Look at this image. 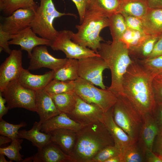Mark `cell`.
I'll return each instance as SVG.
<instances>
[{
  "label": "cell",
  "mask_w": 162,
  "mask_h": 162,
  "mask_svg": "<svg viewBox=\"0 0 162 162\" xmlns=\"http://www.w3.org/2000/svg\"><path fill=\"white\" fill-rule=\"evenodd\" d=\"M119 156L122 162H145L144 154L137 142L121 149Z\"/></svg>",
  "instance_id": "cell-32"
},
{
  "label": "cell",
  "mask_w": 162,
  "mask_h": 162,
  "mask_svg": "<svg viewBox=\"0 0 162 162\" xmlns=\"http://www.w3.org/2000/svg\"><path fill=\"white\" fill-rule=\"evenodd\" d=\"M142 20L147 34L159 36L162 34V7L149 8L146 15Z\"/></svg>",
  "instance_id": "cell-22"
},
{
  "label": "cell",
  "mask_w": 162,
  "mask_h": 162,
  "mask_svg": "<svg viewBox=\"0 0 162 162\" xmlns=\"http://www.w3.org/2000/svg\"><path fill=\"white\" fill-rule=\"evenodd\" d=\"M113 107L104 113L103 123L111 136L115 146L121 149L137 141L129 136L115 122L112 116Z\"/></svg>",
  "instance_id": "cell-17"
},
{
  "label": "cell",
  "mask_w": 162,
  "mask_h": 162,
  "mask_svg": "<svg viewBox=\"0 0 162 162\" xmlns=\"http://www.w3.org/2000/svg\"><path fill=\"white\" fill-rule=\"evenodd\" d=\"M159 156L160 158L162 160V153L160 154Z\"/></svg>",
  "instance_id": "cell-54"
},
{
  "label": "cell",
  "mask_w": 162,
  "mask_h": 162,
  "mask_svg": "<svg viewBox=\"0 0 162 162\" xmlns=\"http://www.w3.org/2000/svg\"><path fill=\"white\" fill-rule=\"evenodd\" d=\"M153 151L158 153L159 155L162 153V128H159V132L155 139Z\"/></svg>",
  "instance_id": "cell-46"
},
{
  "label": "cell",
  "mask_w": 162,
  "mask_h": 162,
  "mask_svg": "<svg viewBox=\"0 0 162 162\" xmlns=\"http://www.w3.org/2000/svg\"><path fill=\"white\" fill-rule=\"evenodd\" d=\"M151 35L145 33L127 28L120 39L134 58L144 43Z\"/></svg>",
  "instance_id": "cell-23"
},
{
  "label": "cell",
  "mask_w": 162,
  "mask_h": 162,
  "mask_svg": "<svg viewBox=\"0 0 162 162\" xmlns=\"http://www.w3.org/2000/svg\"><path fill=\"white\" fill-rule=\"evenodd\" d=\"M161 35H162V34Z\"/></svg>",
  "instance_id": "cell-55"
},
{
  "label": "cell",
  "mask_w": 162,
  "mask_h": 162,
  "mask_svg": "<svg viewBox=\"0 0 162 162\" xmlns=\"http://www.w3.org/2000/svg\"><path fill=\"white\" fill-rule=\"evenodd\" d=\"M53 79L63 81H74L79 77L78 60L67 58L65 64L54 71Z\"/></svg>",
  "instance_id": "cell-27"
},
{
  "label": "cell",
  "mask_w": 162,
  "mask_h": 162,
  "mask_svg": "<svg viewBox=\"0 0 162 162\" xmlns=\"http://www.w3.org/2000/svg\"><path fill=\"white\" fill-rule=\"evenodd\" d=\"M120 0H91L87 10L108 17L116 13Z\"/></svg>",
  "instance_id": "cell-28"
},
{
  "label": "cell",
  "mask_w": 162,
  "mask_h": 162,
  "mask_svg": "<svg viewBox=\"0 0 162 162\" xmlns=\"http://www.w3.org/2000/svg\"><path fill=\"white\" fill-rule=\"evenodd\" d=\"M121 149L115 145L107 146L99 152L92 159L91 162H105L110 158L119 155Z\"/></svg>",
  "instance_id": "cell-39"
},
{
  "label": "cell",
  "mask_w": 162,
  "mask_h": 162,
  "mask_svg": "<svg viewBox=\"0 0 162 162\" xmlns=\"http://www.w3.org/2000/svg\"><path fill=\"white\" fill-rule=\"evenodd\" d=\"M105 162H122L119 155L113 157L106 160Z\"/></svg>",
  "instance_id": "cell-51"
},
{
  "label": "cell",
  "mask_w": 162,
  "mask_h": 162,
  "mask_svg": "<svg viewBox=\"0 0 162 162\" xmlns=\"http://www.w3.org/2000/svg\"><path fill=\"white\" fill-rule=\"evenodd\" d=\"M35 11L27 9L20 8L5 17L0 27L4 31L12 35L16 34L24 29L31 27Z\"/></svg>",
  "instance_id": "cell-12"
},
{
  "label": "cell",
  "mask_w": 162,
  "mask_h": 162,
  "mask_svg": "<svg viewBox=\"0 0 162 162\" xmlns=\"http://www.w3.org/2000/svg\"><path fill=\"white\" fill-rule=\"evenodd\" d=\"M20 50H13L0 66V92L10 81L18 80L23 69L22 53Z\"/></svg>",
  "instance_id": "cell-11"
},
{
  "label": "cell",
  "mask_w": 162,
  "mask_h": 162,
  "mask_svg": "<svg viewBox=\"0 0 162 162\" xmlns=\"http://www.w3.org/2000/svg\"><path fill=\"white\" fill-rule=\"evenodd\" d=\"M114 145L104 123L98 121L84 125L76 131V142L70 156L71 162H91L103 148Z\"/></svg>",
  "instance_id": "cell-2"
},
{
  "label": "cell",
  "mask_w": 162,
  "mask_h": 162,
  "mask_svg": "<svg viewBox=\"0 0 162 162\" xmlns=\"http://www.w3.org/2000/svg\"><path fill=\"white\" fill-rule=\"evenodd\" d=\"M9 109L23 108L36 112V92L23 86L18 80L10 81L2 92Z\"/></svg>",
  "instance_id": "cell-7"
},
{
  "label": "cell",
  "mask_w": 162,
  "mask_h": 162,
  "mask_svg": "<svg viewBox=\"0 0 162 162\" xmlns=\"http://www.w3.org/2000/svg\"><path fill=\"white\" fill-rule=\"evenodd\" d=\"M154 78L162 82V73L155 76Z\"/></svg>",
  "instance_id": "cell-52"
},
{
  "label": "cell",
  "mask_w": 162,
  "mask_h": 162,
  "mask_svg": "<svg viewBox=\"0 0 162 162\" xmlns=\"http://www.w3.org/2000/svg\"><path fill=\"white\" fill-rule=\"evenodd\" d=\"M80 77L86 80L101 88L106 89L103 81L104 70L109 68L100 56L88 57L78 60Z\"/></svg>",
  "instance_id": "cell-9"
},
{
  "label": "cell",
  "mask_w": 162,
  "mask_h": 162,
  "mask_svg": "<svg viewBox=\"0 0 162 162\" xmlns=\"http://www.w3.org/2000/svg\"><path fill=\"white\" fill-rule=\"evenodd\" d=\"M27 124L22 122L18 124L9 123L2 119L0 122V134L10 138L12 141L18 138L19 130Z\"/></svg>",
  "instance_id": "cell-37"
},
{
  "label": "cell",
  "mask_w": 162,
  "mask_h": 162,
  "mask_svg": "<svg viewBox=\"0 0 162 162\" xmlns=\"http://www.w3.org/2000/svg\"><path fill=\"white\" fill-rule=\"evenodd\" d=\"M144 156L145 162H162V160L159 156L157 155L153 151L146 152Z\"/></svg>",
  "instance_id": "cell-47"
},
{
  "label": "cell",
  "mask_w": 162,
  "mask_h": 162,
  "mask_svg": "<svg viewBox=\"0 0 162 162\" xmlns=\"http://www.w3.org/2000/svg\"><path fill=\"white\" fill-rule=\"evenodd\" d=\"M98 54L110 70L111 84L108 89L117 96L122 93L124 75L132 63L128 49L120 40L101 43Z\"/></svg>",
  "instance_id": "cell-3"
},
{
  "label": "cell",
  "mask_w": 162,
  "mask_h": 162,
  "mask_svg": "<svg viewBox=\"0 0 162 162\" xmlns=\"http://www.w3.org/2000/svg\"><path fill=\"white\" fill-rule=\"evenodd\" d=\"M109 26L112 40H120L127 27L123 16L120 13H115L108 17Z\"/></svg>",
  "instance_id": "cell-31"
},
{
  "label": "cell",
  "mask_w": 162,
  "mask_h": 162,
  "mask_svg": "<svg viewBox=\"0 0 162 162\" xmlns=\"http://www.w3.org/2000/svg\"><path fill=\"white\" fill-rule=\"evenodd\" d=\"M117 97L113 107L112 116L116 123L137 141L143 123L142 116L131 102L122 95Z\"/></svg>",
  "instance_id": "cell-5"
},
{
  "label": "cell",
  "mask_w": 162,
  "mask_h": 162,
  "mask_svg": "<svg viewBox=\"0 0 162 162\" xmlns=\"http://www.w3.org/2000/svg\"><path fill=\"white\" fill-rule=\"evenodd\" d=\"M74 81H63L52 80L44 89L49 94H58L70 92H74Z\"/></svg>",
  "instance_id": "cell-35"
},
{
  "label": "cell",
  "mask_w": 162,
  "mask_h": 162,
  "mask_svg": "<svg viewBox=\"0 0 162 162\" xmlns=\"http://www.w3.org/2000/svg\"><path fill=\"white\" fill-rule=\"evenodd\" d=\"M152 87L156 102L162 103V82L154 78Z\"/></svg>",
  "instance_id": "cell-43"
},
{
  "label": "cell",
  "mask_w": 162,
  "mask_h": 162,
  "mask_svg": "<svg viewBox=\"0 0 162 162\" xmlns=\"http://www.w3.org/2000/svg\"><path fill=\"white\" fill-rule=\"evenodd\" d=\"M47 46H38L33 49L30 58L28 70H34L45 68L55 71L65 64L67 58L55 57L49 52Z\"/></svg>",
  "instance_id": "cell-13"
},
{
  "label": "cell",
  "mask_w": 162,
  "mask_h": 162,
  "mask_svg": "<svg viewBox=\"0 0 162 162\" xmlns=\"http://www.w3.org/2000/svg\"><path fill=\"white\" fill-rule=\"evenodd\" d=\"M74 81L75 93L88 103H95L94 94L90 86L91 82L80 77Z\"/></svg>",
  "instance_id": "cell-33"
},
{
  "label": "cell",
  "mask_w": 162,
  "mask_h": 162,
  "mask_svg": "<svg viewBox=\"0 0 162 162\" xmlns=\"http://www.w3.org/2000/svg\"><path fill=\"white\" fill-rule=\"evenodd\" d=\"M84 126L75 121L67 114L61 113L42 123L41 125V130L46 134L61 128L76 131Z\"/></svg>",
  "instance_id": "cell-21"
},
{
  "label": "cell",
  "mask_w": 162,
  "mask_h": 162,
  "mask_svg": "<svg viewBox=\"0 0 162 162\" xmlns=\"http://www.w3.org/2000/svg\"><path fill=\"white\" fill-rule=\"evenodd\" d=\"M137 61L154 78L156 75L162 73V55L152 58Z\"/></svg>",
  "instance_id": "cell-36"
},
{
  "label": "cell",
  "mask_w": 162,
  "mask_h": 162,
  "mask_svg": "<svg viewBox=\"0 0 162 162\" xmlns=\"http://www.w3.org/2000/svg\"><path fill=\"white\" fill-rule=\"evenodd\" d=\"M148 9L145 0H120L116 13L133 16L142 20Z\"/></svg>",
  "instance_id": "cell-25"
},
{
  "label": "cell",
  "mask_w": 162,
  "mask_h": 162,
  "mask_svg": "<svg viewBox=\"0 0 162 162\" xmlns=\"http://www.w3.org/2000/svg\"><path fill=\"white\" fill-rule=\"evenodd\" d=\"M53 70L46 72L42 75L31 73L28 70L23 68L18 80L24 87L37 91L44 89L53 79Z\"/></svg>",
  "instance_id": "cell-19"
},
{
  "label": "cell",
  "mask_w": 162,
  "mask_h": 162,
  "mask_svg": "<svg viewBox=\"0 0 162 162\" xmlns=\"http://www.w3.org/2000/svg\"><path fill=\"white\" fill-rule=\"evenodd\" d=\"M109 26L108 17L87 10L82 22L75 26L77 32L74 33L70 30L71 39L76 43L88 48L98 54L101 42L104 41L100 36V32Z\"/></svg>",
  "instance_id": "cell-4"
},
{
  "label": "cell",
  "mask_w": 162,
  "mask_h": 162,
  "mask_svg": "<svg viewBox=\"0 0 162 162\" xmlns=\"http://www.w3.org/2000/svg\"><path fill=\"white\" fill-rule=\"evenodd\" d=\"M23 140L17 138L11 142L8 146L0 148V154H2L6 156L10 161L16 162H22L23 156L20 151L22 148L21 144Z\"/></svg>",
  "instance_id": "cell-34"
},
{
  "label": "cell",
  "mask_w": 162,
  "mask_h": 162,
  "mask_svg": "<svg viewBox=\"0 0 162 162\" xmlns=\"http://www.w3.org/2000/svg\"><path fill=\"white\" fill-rule=\"evenodd\" d=\"M36 112L41 124L61 112L50 94L44 89L35 91Z\"/></svg>",
  "instance_id": "cell-18"
},
{
  "label": "cell",
  "mask_w": 162,
  "mask_h": 162,
  "mask_svg": "<svg viewBox=\"0 0 162 162\" xmlns=\"http://www.w3.org/2000/svg\"><path fill=\"white\" fill-rule=\"evenodd\" d=\"M41 125L38 122H35L30 130H19L18 138L28 140L38 149L42 148L51 142V135L50 134L40 132Z\"/></svg>",
  "instance_id": "cell-24"
},
{
  "label": "cell",
  "mask_w": 162,
  "mask_h": 162,
  "mask_svg": "<svg viewBox=\"0 0 162 162\" xmlns=\"http://www.w3.org/2000/svg\"><path fill=\"white\" fill-rule=\"evenodd\" d=\"M49 94L61 113L69 114L74 109L76 103V94L74 92Z\"/></svg>",
  "instance_id": "cell-29"
},
{
  "label": "cell",
  "mask_w": 162,
  "mask_h": 162,
  "mask_svg": "<svg viewBox=\"0 0 162 162\" xmlns=\"http://www.w3.org/2000/svg\"><path fill=\"white\" fill-rule=\"evenodd\" d=\"M54 50H60L68 59L79 60L88 57L100 56L90 49L82 46L73 41L70 30H63L58 33L50 46Z\"/></svg>",
  "instance_id": "cell-8"
},
{
  "label": "cell",
  "mask_w": 162,
  "mask_h": 162,
  "mask_svg": "<svg viewBox=\"0 0 162 162\" xmlns=\"http://www.w3.org/2000/svg\"><path fill=\"white\" fill-rule=\"evenodd\" d=\"M6 159L4 155L2 154H0V162H9Z\"/></svg>",
  "instance_id": "cell-53"
},
{
  "label": "cell",
  "mask_w": 162,
  "mask_h": 162,
  "mask_svg": "<svg viewBox=\"0 0 162 162\" xmlns=\"http://www.w3.org/2000/svg\"><path fill=\"white\" fill-rule=\"evenodd\" d=\"M143 123L137 142L143 152L153 151L155 139L159 130V127L152 113L142 116Z\"/></svg>",
  "instance_id": "cell-14"
},
{
  "label": "cell",
  "mask_w": 162,
  "mask_h": 162,
  "mask_svg": "<svg viewBox=\"0 0 162 162\" xmlns=\"http://www.w3.org/2000/svg\"><path fill=\"white\" fill-rule=\"evenodd\" d=\"M64 15L76 16L73 14L58 11L52 0H40L31 27L35 34L52 42L58 33L53 27V21L56 18Z\"/></svg>",
  "instance_id": "cell-6"
},
{
  "label": "cell",
  "mask_w": 162,
  "mask_h": 162,
  "mask_svg": "<svg viewBox=\"0 0 162 162\" xmlns=\"http://www.w3.org/2000/svg\"><path fill=\"white\" fill-rule=\"evenodd\" d=\"M12 140L6 136L1 135L0 136V146L11 142Z\"/></svg>",
  "instance_id": "cell-50"
},
{
  "label": "cell",
  "mask_w": 162,
  "mask_h": 162,
  "mask_svg": "<svg viewBox=\"0 0 162 162\" xmlns=\"http://www.w3.org/2000/svg\"><path fill=\"white\" fill-rule=\"evenodd\" d=\"M49 134L51 135V142L70 156L75 145L76 131L61 128L54 130Z\"/></svg>",
  "instance_id": "cell-20"
},
{
  "label": "cell",
  "mask_w": 162,
  "mask_h": 162,
  "mask_svg": "<svg viewBox=\"0 0 162 162\" xmlns=\"http://www.w3.org/2000/svg\"><path fill=\"white\" fill-rule=\"evenodd\" d=\"M71 162L70 156L64 153L52 142L40 149L32 156L26 158L22 162Z\"/></svg>",
  "instance_id": "cell-16"
},
{
  "label": "cell",
  "mask_w": 162,
  "mask_h": 162,
  "mask_svg": "<svg viewBox=\"0 0 162 162\" xmlns=\"http://www.w3.org/2000/svg\"><path fill=\"white\" fill-rule=\"evenodd\" d=\"M152 113L159 128H162V103L156 102Z\"/></svg>",
  "instance_id": "cell-44"
},
{
  "label": "cell",
  "mask_w": 162,
  "mask_h": 162,
  "mask_svg": "<svg viewBox=\"0 0 162 162\" xmlns=\"http://www.w3.org/2000/svg\"><path fill=\"white\" fill-rule=\"evenodd\" d=\"M75 4L79 14L80 23L81 24L84 19L91 0H71Z\"/></svg>",
  "instance_id": "cell-42"
},
{
  "label": "cell",
  "mask_w": 162,
  "mask_h": 162,
  "mask_svg": "<svg viewBox=\"0 0 162 162\" xmlns=\"http://www.w3.org/2000/svg\"><path fill=\"white\" fill-rule=\"evenodd\" d=\"M38 5L34 0H0V9L5 14L10 15L20 8L31 9L35 11Z\"/></svg>",
  "instance_id": "cell-30"
},
{
  "label": "cell",
  "mask_w": 162,
  "mask_h": 162,
  "mask_svg": "<svg viewBox=\"0 0 162 162\" xmlns=\"http://www.w3.org/2000/svg\"><path fill=\"white\" fill-rule=\"evenodd\" d=\"M122 15L124 18L128 28L146 33L141 19L127 14Z\"/></svg>",
  "instance_id": "cell-40"
},
{
  "label": "cell",
  "mask_w": 162,
  "mask_h": 162,
  "mask_svg": "<svg viewBox=\"0 0 162 162\" xmlns=\"http://www.w3.org/2000/svg\"><path fill=\"white\" fill-rule=\"evenodd\" d=\"M162 55V35L159 36L156 42L152 51L146 59L153 58Z\"/></svg>",
  "instance_id": "cell-45"
},
{
  "label": "cell",
  "mask_w": 162,
  "mask_h": 162,
  "mask_svg": "<svg viewBox=\"0 0 162 162\" xmlns=\"http://www.w3.org/2000/svg\"><path fill=\"white\" fill-rule=\"evenodd\" d=\"M36 34L31 27H28L16 34L12 35V39L9 41L8 44L20 46V50L27 51L30 58L35 47L40 45L50 46L51 44L50 41L39 37Z\"/></svg>",
  "instance_id": "cell-15"
},
{
  "label": "cell",
  "mask_w": 162,
  "mask_h": 162,
  "mask_svg": "<svg viewBox=\"0 0 162 162\" xmlns=\"http://www.w3.org/2000/svg\"><path fill=\"white\" fill-rule=\"evenodd\" d=\"M12 35L4 31L0 27V52L2 50L10 54L12 50L9 47L8 42L12 38Z\"/></svg>",
  "instance_id": "cell-41"
},
{
  "label": "cell",
  "mask_w": 162,
  "mask_h": 162,
  "mask_svg": "<svg viewBox=\"0 0 162 162\" xmlns=\"http://www.w3.org/2000/svg\"><path fill=\"white\" fill-rule=\"evenodd\" d=\"M76 103L74 109L67 114L69 117L83 125L98 121L103 122L104 112L97 104L88 103L76 94Z\"/></svg>",
  "instance_id": "cell-10"
},
{
  "label": "cell",
  "mask_w": 162,
  "mask_h": 162,
  "mask_svg": "<svg viewBox=\"0 0 162 162\" xmlns=\"http://www.w3.org/2000/svg\"><path fill=\"white\" fill-rule=\"evenodd\" d=\"M6 103L5 99L3 97L2 92H0V120L2 119V117L7 113L9 110L5 105Z\"/></svg>",
  "instance_id": "cell-48"
},
{
  "label": "cell",
  "mask_w": 162,
  "mask_h": 162,
  "mask_svg": "<svg viewBox=\"0 0 162 162\" xmlns=\"http://www.w3.org/2000/svg\"><path fill=\"white\" fill-rule=\"evenodd\" d=\"M133 59L124 76L120 95L127 98L143 116L152 113L155 106L152 87L154 78L137 60Z\"/></svg>",
  "instance_id": "cell-1"
},
{
  "label": "cell",
  "mask_w": 162,
  "mask_h": 162,
  "mask_svg": "<svg viewBox=\"0 0 162 162\" xmlns=\"http://www.w3.org/2000/svg\"><path fill=\"white\" fill-rule=\"evenodd\" d=\"M159 36L151 35L144 43L134 59H132L140 60L147 58L152 52Z\"/></svg>",
  "instance_id": "cell-38"
},
{
  "label": "cell",
  "mask_w": 162,
  "mask_h": 162,
  "mask_svg": "<svg viewBox=\"0 0 162 162\" xmlns=\"http://www.w3.org/2000/svg\"><path fill=\"white\" fill-rule=\"evenodd\" d=\"M149 8L162 7V0H145Z\"/></svg>",
  "instance_id": "cell-49"
},
{
  "label": "cell",
  "mask_w": 162,
  "mask_h": 162,
  "mask_svg": "<svg viewBox=\"0 0 162 162\" xmlns=\"http://www.w3.org/2000/svg\"><path fill=\"white\" fill-rule=\"evenodd\" d=\"M90 86L94 95L95 103L104 112L112 107L116 103L117 98L108 89H100L91 83Z\"/></svg>",
  "instance_id": "cell-26"
}]
</instances>
